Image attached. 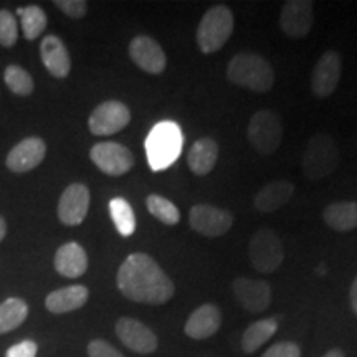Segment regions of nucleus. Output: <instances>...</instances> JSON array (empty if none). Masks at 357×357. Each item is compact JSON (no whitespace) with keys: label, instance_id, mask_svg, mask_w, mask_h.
Returning a JSON list of instances; mask_svg holds the SVG:
<instances>
[{"label":"nucleus","instance_id":"22","mask_svg":"<svg viewBox=\"0 0 357 357\" xmlns=\"http://www.w3.org/2000/svg\"><path fill=\"white\" fill-rule=\"evenodd\" d=\"M218 159V144L212 137H200L190 146L187 164L195 176H207L213 171Z\"/></svg>","mask_w":357,"mask_h":357},{"label":"nucleus","instance_id":"35","mask_svg":"<svg viewBox=\"0 0 357 357\" xmlns=\"http://www.w3.org/2000/svg\"><path fill=\"white\" fill-rule=\"evenodd\" d=\"M37 351H38L37 342L26 339V341H22L19 344L12 346L10 349L7 351L6 357H35L37 356Z\"/></svg>","mask_w":357,"mask_h":357},{"label":"nucleus","instance_id":"4","mask_svg":"<svg viewBox=\"0 0 357 357\" xmlns=\"http://www.w3.org/2000/svg\"><path fill=\"white\" fill-rule=\"evenodd\" d=\"M339 149L329 134H312L301 159V172L310 181H321L336 171Z\"/></svg>","mask_w":357,"mask_h":357},{"label":"nucleus","instance_id":"11","mask_svg":"<svg viewBox=\"0 0 357 357\" xmlns=\"http://www.w3.org/2000/svg\"><path fill=\"white\" fill-rule=\"evenodd\" d=\"M311 0H287L281 7L280 29L288 38L300 40L311 32L314 22Z\"/></svg>","mask_w":357,"mask_h":357},{"label":"nucleus","instance_id":"36","mask_svg":"<svg viewBox=\"0 0 357 357\" xmlns=\"http://www.w3.org/2000/svg\"><path fill=\"white\" fill-rule=\"evenodd\" d=\"M349 300H351V306H352V311L357 314V276L356 280L352 281L351 284V291H349Z\"/></svg>","mask_w":357,"mask_h":357},{"label":"nucleus","instance_id":"12","mask_svg":"<svg viewBox=\"0 0 357 357\" xmlns=\"http://www.w3.org/2000/svg\"><path fill=\"white\" fill-rule=\"evenodd\" d=\"M342 60L337 52H324L311 75V88L318 98H328L336 91L341 79Z\"/></svg>","mask_w":357,"mask_h":357},{"label":"nucleus","instance_id":"33","mask_svg":"<svg viewBox=\"0 0 357 357\" xmlns=\"http://www.w3.org/2000/svg\"><path fill=\"white\" fill-rule=\"evenodd\" d=\"M55 6L71 19H83L88 12V3L84 0H56Z\"/></svg>","mask_w":357,"mask_h":357},{"label":"nucleus","instance_id":"1","mask_svg":"<svg viewBox=\"0 0 357 357\" xmlns=\"http://www.w3.org/2000/svg\"><path fill=\"white\" fill-rule=\"evenodd\" d=\"M118 288L128 300L144 305H166L176 293L172 280L146 253H132L119 266Z\"/></svg>","mask_w":357,"mask_h":357},{"label":"nucleus","instance_id":"27","mask_svg":"<svg viewBox=\"0 0 357 357\" xmlns=\"http://www.w3.org/2000/svg\"><path fill=\"white\" fill-rule=\"evenodd\" d=\"M109 213L116 229L123 236H131L136 230V215L126 199L114 197L109 202Z\"/></svg>","mask_w":357,"mask_h":357},{"label":"nucleus","instance_id":"5","mask_svg":"<svg viewBox=\"0 0 357 357\" xmlns=\"http://www.w3.org/2000/svg\"><path fill=\"white\" fill-rule=\"evenodd\" d=\"M182 131L176 123L155 124L146 139L147 159L153 171H162L176 162L182 151Z\"/></svg>","mask_w":357,"mask_h":357},{"label":"nucleus","instance_id":"38","mask_svg":"<svg viewBox=\"0 0 357 357\" xmlns=\"http://www.w3.org/2000/svg\"><path fill=\"white\" fill-rule=\"evenodd\" d=\"M6 231H7L6 220H3V218L0 217V242H2V240H3V236H6Z\"/></svg>","mask_w":357,"mask_h":357},{"label":"nucleus","instance_id":"8","mask_svg":"<svg viewBox=\"0 0 357 357\" xmlns=\"http://www.w3.org/2000/svg\"><path fill=\"white\" fill-rule=\"evenodd\" d=\"M89 158L100 171L113 177L124 176L134 166L132 153L119 142H98L89 151Z\"/></svg>","mask_w":357,"mask_h":357},{"label":"nucleus","instance_id":"14","mask_svg":"<svg viewBox=\"0 0 357 357\" xmlns=\"http://www.w3.org/2000/svg\"><path fill=\"white\" fill-rule=\"evenodd\" d=\"M116 334L124 346L139 354H153L159 346L158 336L146 324L132 318L118 319Z\"/></svg>","mask_w":357,"mask_h":357},{"label":"nucleus","instance_id":"19","mask_svg":"<svg viewBox=\"0 0 357 357\" xmlns=\"http://www.w3.org/2000/svg\"><path fill=\"white\" fill-rule=\"evenodd\" d=\"M40 55L48 73L55 78H66L71 70L70 53L56 35H47L40 45Z\"/></svg>","mask_w":357,"mask_h":357},{"label":"nucleus","instance_id":"21","mask_svg":"<svg viewBox=\"0 0 357 357\" xmlns=\"http://www.w3.org/2000/svg\"><path fill=\"white\" fill-rule=\"evenodd\" d=\"M294 194V185L288 181H273L268 182L266 185H263L260 190L257 192L253 204L255 208L261 213H271L278 208L283 207Z\"/></svg>","mask_w":357,"mask_h":357},{"label":"nucleus","instance_id":"18","mask_svg":"<svg viewBox=\"0 0 357 357\" xmlns=\"http://www.w3.org/2000/svg\"><path fill=\"white\" fill-rule=\"evenodd\" d=\"M222 324V312L212 303H205L199 306L187 319L184 326V333L192 339H208L220 329Z\"/></svg>","mask_w":357,"mask_h":357},{"label":"nucleus","instance_id":"34","mask_svg":"<svg viewBox=\"0 0 357 357\" xmlns=\"http://www.w3.org/2000/svg\"><path fill=\"white\" fill-rule=\"evenodd\" d=\"M88 356L89 357H124L116 347L102 339H95L88 344Z\"/></svg>","mask_w":357,"mask_h":357},{"label":"nucleus","instance_id":"15","mask_svg":"<svg viewBox=\"0 0 357 357\" xmlns=\"http://www.w3.org/2000/svg\"><path fill=\"white\" fill-rule=\"evenodd\" d=\"M231 289L236 301L250 312H263L271 305V287L263 280L235 278Z\"/></svg>","mask_w":357,"mask_h":357},{"label":"nucleus","instance_id":"37","mask_svg":"<svg viewBox=\"0 0 357 357\" xmlns=\"http://www.w3.org/2000/svg\"><path fill=\"white\" fill-rule=\"evenodd\" d=\"M323 357H346V356H344V352H342L341 349H331V351L326 352Z\"/></svg>","mask_w":357,"mask_h":357},{"label":"nucleus","instance_id":"26","mask_svg":"<svg viewBox=\"0 0 357 357\" xmlns=\"http://www.w3.org/2000/svg\"><path fill=\"white\" fill-rule=\"evenodd\" d=\"M29 316V306L20 298H8L0 305V334L13 331Z\"/></svg>","mask_w":357,"mask_h":357},{"label":"nucleus","instance_id":"24","mask_svg":"<svg viewBox=\"0 0 357 357\" xmlns=\"http://www.w3.org/2000/svg\"><path fill=\"white\" fill-rule=\"evenodd\" d=\"M323 220L336 231L357 229V202L341 200V202L329 204L323 211Z\"/></svg>","mask_w":357,"mask_h":357},{"label":"nucleus","instance_id":"30","mask_svg":"<svg viewBox=\"0 0 357 357\" xmlns=\"http://www.w3.org/2000/svg\"><path fill=\"white\" fill-rule=\"evenodd\" d=\"M3 78H6L7 86L10 88V91L15 93V95H20V96L32 95L35 88L33 79L24 68H20V66L17 65L7 66Z\"/></svg>","mask_w":357,"mask_h":357},{"label":"nucleus","instance_id":"7","mask_svg":"<svg viewBox=\"0 0 357 357\" xmlns=\"http://www.w3.org/2000/svg\"><path fill=\"white\" fill-rule=\"evenodd\" d=\"M252 266L260 273H275L283 263L284 253L280 236L270 229H260L252 235L248 245Z\"/></svg>","mask_w":357,"mask_h":357},{"label":"nucleus","instance_id":"28","mask_svg":"<svg viewBox=\"0 0 357 357\" xmlns=\"http://www.w3.org/2000/svg\"><path fill=\"white\" fill-rule=\"evenodd\" d=\"M146 205L151 215L158 218L159 222L166 223V225H177L181 222V212H178L177 205L162 195L151 194L146 199Z\"/></svg>","mask_w":357,"mask_h":357},{"label":"nucleus","instance_id":"17","mask_svg":"<svg viewBox=\"0 0 357 357\" xmlns=\"http://www.w3.org/2000/svg\"><path fill=\"white\" fill-rule=\"evenodd\" d=\"M47 146L40 137H26L7 155V167L13 172L32 171L45 159Z\"/></svg>","mask_w":357,"mask_h":357},{"label":"nucleus","instance_id":"3","mask_svg":"<svg viewBox=\"0 0 357 357\" xmlns=\"http://www.w3.org/2000/svg\"><path fill=\"white\" fill-rule=\"evenodd\" d=\"M234 13L227 6H213L204 13L202 20L199 22L197 33H195V40H197L199 50L211 55L222 50L223 45L229 42V38L234 33Z\"/></svg>","mask_w":357,"mask_h":357},{"label":"nucleus","instance_id":"25","mask_svg":"<svg viewBox=\"0 0 357 357\" xmlns=\"http://www.w3.org/2000/svg\"><path fill=\"white\" fill-rule=\"evenodd\" d=\"M278 331V323L273 318L260 319L255 321L245 329L242 336V349L247 354H253L257 352L263 344H266L268 339L275 336V333Z\"/></svg>","mask_w":357,"mask_h":357},{"label":"nucleus","instance_id":"31","mask_svg":"<svg viewBox=\"0 0 357 357\" xmlns=\"http://www.w3.org/2000/svg\"><path fill=\"white\" fill-rule=\"evenodd\" d=\"M19 38V26L15 17L8 10H0V43L3 47H13Z\"/></svg>","mask_w":357,"mask_h":357},{"label":"nucleus","instance_id":"23","mask_svg":"<svg viewBox=\"0 0 357 357\" xmlns=\"http://www.w3.org/2000/svg\"><path fill=\"white\" fill-rule=\"evenodd\" d=\"M89 298V291L83 284H73V287L60 288L50 293L45 300V306L50 312L55 314H63L75 310H79L86 305Z\"/></svg>","mask_w":357,"mask_h":357},{"label":"nucleus","instance_id":"32","mask_svg":"<svg viewBox=\"0 0 357 357\" xmlns=\"http://www.w3.org/2000/svg\"><path fill=\"white\" fill-rule=\"evenodd\" d=\"M261 357H301V349L291 341H281L268 347V351L263 352Z\"/></svg>","mask_w":357,"mask_h":357},{"label":"nucleus","instance_id":"9","mask_svg":"<svg viewBox=\"0 0 357 357\" xmlns=\"http://www.w3.org/2000/svg\"><path fill=\"white\" fill-rule=\"evenodd\" d=\"M131 121V111L121 101H105L93 111L88 128L95 136H111L123 131Z\"/></svg>","mask_w":357,"mask_h":357},{"label":"nucleus","instance_id":"20","mask_svg":"<svg viewBox=\"0 0 357 357\" xmlns=\"http://www.w3.org/2000/svg\"><path fill=\"white\" fill-rule=\"evenodd\" d=\"M55 270L65 278H79L88 270V257L79 243L61 245L55 255Z\"/></svg>","mask_w":357,"mask_h":357},{"label":"nucleus","instance_id":"29","mask_svg":"<svg viewBox=\"0 0 357 357\" xmlns=\"http://www.w3.org/2000/svg\"><path fill=\"white\" fill-rule=\"evenodd\" d=\"M17 15L20 17L22 30L26 40H35L40 37V33H43V30L47 29V15L42 8L37 6L24 7L17 10Z\"/></svg>","mask_w":357,"mask_h":357},{"label":"nucleus","instance_id":"16","mask_svg":"<svg viewBox=\"0 0 357 357\" xmlns=\"http://www.w3.org/2000/svg\"><path fill=\"white\" fill-rule=\"evenodd\" d=\"M89 190L83 184H71L61 194L58 202V218L65 225H79L89 208Z\"/></svg>","mask_w":357,"mask_h":357},{"label":"nucleus","instance_id":"13","mask_svg":"<svg viewBox=\"0 0 357 357\" xmlns=\"http://www.w3.org/2000/svg\"><path fill=\"white\" fill-rule=\"evenodd\" d=\"M129 56L146 73L159 75L166 70V53L153 37H147V35H137L131 40Z\"/></svg>","mask_w":357,"mask_h":357},{"label":"nucleus","instance_id":"2","mask_svg":"<svg viewBox=\"0 0 357 357\" xmlns=\"http://www.w3.org/2000/svg\"><path fill=\"white\" fill-rule=\"evenodd\" d=\"M227 78L236 86L255 93H268L275 84V70L270 61L257 53H236L227 66Z\"/></svg>","mask_w":357,"mask_h":357},{"label":"nucleus","instance_id":"6","mask_svg":"<svg viewBox=\"0 0 357 357\" xmlns=\"http://www.w3.org/2000/svg\"><path fill=\"white\" fill-rule=\"evenodd\" d=\"M247 137L257 153L263 155L275 154L283 139V126H281L278 114L271 109L257 111L250 118Z\"/></svg>","mask_w":357,"mask_h":357},{"label":"nucleus","instance_id":"10","mask_svg":"<svg viewBox=\"0 0 357 357\" xmlns=\"http://www.w3.org/2000/svg\"><path fill=\"white\" fill-rule=\"evenodd\" d=\"M189 222L197 234L208 236V238H217L231 229L234 215L215 205L197 204L192 207Z\"/></svg>","mask_w":357,"mask_h":357}]
</instances>
